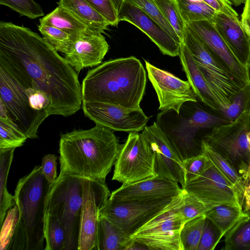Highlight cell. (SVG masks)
Masks as SVG:
<instances>
[{
    "label": "cell",
    "instance_id": "1",
    "mask_svg": "<svg viewBox=\"0 0 250 250\" xmlns=\"http://www.w3.org/2000/svg\"><path fill=\"white\" fill-rule=\"evenodd\" d=\"M0 66L19 82L34 81L49 97V115L75 114L83 103L78 73L27 27L0 22Z\"/></svg>",
    "mask_w": 250,
    "mask_h": 250
},
{
    "label": "cell",
    "instance_id": "2",
    "mask_svg": "<svg viewBox=\"0 0 250 250\" xmlns=\"http://www.w3.org/2000/svg\"><path fill=\"white\" fill-rule=\"evenodd\" d=\"M120 146L114 131L98 124L63 134L59 142L60 173L105 182Z\"/></svg>",
    "mask_w": 250,
    "mask_h": 250
},
{
    "label": "cell",
    "instance_id": "3",
    "mask_svg": "<svg viewBox=\"0 0 250 250\" xmlns=\"http://www.w3.org/2000/svg\"><path fill=\"white\" fill-rule=\"evenodd\" d=\"M146 71L134 56L110 60L89 70L82 84L83 101L140 108Z\"/></svg>",
    "mask_w": 250,
    "mask_h": 250
},
{
    "label": "cell",
    "instance_id": "4",
    "mask_svg": "<svg viewBox=\"0 0 250 250\" xmlns=\"http://www.w3.org/2000/svg\"><path fill=\"white\" fill-rule=\"evenodd\" d=\"M51 185L41 166H35L19 180L14 195L19 218L8 250L44 249L45 203Z\"/></svg>",
    "mask_w": 250,
    "mask_h": 250
},
{
    "label": "cell",
    "instance_id": "5",
    "mask_svg": "<svg viewBox=\"0 0 250 250\" xmlns=\"http://www.w3.org/2000/svg\"><path fill=\"white\" fill-rule=\"evenodd\" d=\"M190 115L182 116L173 110H165L158 116L157 124L165 132L182 161L202 153L201 131L229 121L196 105Z\"/></svg>",
    "mask_w": 250,
    "mask_h": 250
},
{
    "label": "cell",
    "instance_id": "6",
    "mask_svg": "<svg viewBox=\"0 0 250 250\" xmlns=\"http://www.w3.org/2000/svg\"><path fill=\"white\" fill-rule=\"evenodd\" d=\"M83 202V177L60 173L47 195L45 212L62 224L66 235L64 250H78Z\"/></svg>",
    "mask_w": 250,
    "mask_h": 250
},
{
    "label": "cell",
    "instance_id": "7",
    "mask_svg": "<svg viewBox=\"0 0 250 250\" xmlns=\"http://www.w3.org/2000/svg\"><path fill=\"white\" fill-rule=\"evenodd\" d=\"M203 140L225 156L243 179L246 177L250 169V110L248 104L235 120L211 128Z\"/></svg>",
    "mask_w": 250,
    "mask_h": 250
},
{
    "label": "cell",
    "instance_id": "8",
    "mask_svg": "<svg viewBox=\"0 0 250 250\" xmlns=\"http://www.w3.org/2000/svg\"><path fill=\"white\" fill-rule=\"evenodd\" d=\"M182 42L188 46L198 68L218 98L220 110L227 107L233 98L245 86L236 80L187 25Z\"/></svg>",
    "mask_w": 250,
    "mask_h": 250
},
{
    "label": "cell",
    "instance_id": "9",
    "mask_svg": "<svg viewBox=\"0 0 250 250\" xmlns=\"http://www.w3.org/2000/svg\"><path fill=\"white\" fill-rule=\"evenodd\" d=\"M182 193L132 234L131 239L149 250H183L180 232L185 222L180 212Z\"/></svg>",
    "mask_w": 250,
    "mask_h": 250
},
{
    "label": "cell",
    "instance_id": "10",
    "mask_svg": "<svg viewBox=\"0 0 250 250\" xmlns=\"http://www.w3.org/2000/svg\"><path fill=\"white\" fill-rule=\"evenodd\" d=\"M156 176L155 157L141 133H129L121 145L112 179L125 186Z\"/></svg>",
    "mask_w": 250,
    "mask_h": 250
},
{
    "label": "cell",
    "instance_id": "11",
    "mask_svg": "<svg viewBox=\"0 0 250 250\" xmlns=\"http://www.w3.org/2000/svg\"><path fill=\"white\" fill-rule=\"evenodd\" d=\"M0 101L8 117L28 138H38V128L47 117L33 109L23 86L1 66Z\"/></svg>",
    "mask_w": 250,
    "mask_h": 250
},
{
    "label": "cell",
    "instance_id": "12",
    "mask_svg": "<svg viewBox=\"0 0 250 250\" xmlns=\"http://www.w3.org/2000/svg\"><path fill=\"white\" fill-rule=\"evenodd\" d=\"M174 197L141 201H118L109 197L99 216L105 217L130 236Z\"/></svg>",
    "mask_w": 250,
    "mask_h": 250
},
{
    "label": "cell",
    "instance_id": "13",
    "mask_svg": "<svg viewBox=\"0 0 250 250\" xmlns=\"http://www.w3.org/2000/svg\"><path fill=\"white\" fill-rule=\"evenodd\" d=\"M182 189L207 205H225L243 209L237 190L211 163L199 176L187 182Z\"/></svg>",
    "mask_w": 250,
    "mask_h": 250
},
{
    "label": "cell",
    "instance_id": "14",
    "mask_svg": "<svg viewBox=\"0 0 250 250\" xmlns=\"http://www.w3.org/2000/svg\"><path fill=\"white\" fill-rule=\"evenodd\" d=\"M83 202L78 250H96L100 210L110 196L105 182L83 177Z\"/></svg>",
    "mask_w": 250,
    "mask_h": 250
},
{
    "label": "cell",
    "instance_id": "15",
    "mask_svg": "<svg viewBox=\"0 0 250 250\" xmlns=\"http://www.w3.org/2000/svg\"><path fill=\"white\" fill-rule=\"evenodd\" d=\"M85 116L96 124L113 131L139 132L146 126L149 119L141 108L131 109L113 104L83 101Z\"/></svg>",
    "mask_w": 250,
    "mask_h": 250
},
{
    "label": "cell",
    "instance_id": "16",
    "mask_svg": "<svg viewBox=\"0 0 250 250\" xmlns=\"http://www.w3.org/2000/svg\"><path fill=\"white\" fill-rule=\"evenodd\" d=\"M141 136L155 157L157 175L174 181L184 188L186 180L183 161L157 123L146 126Z\"/></svg>",
    "mask_w": 250,
    "mask_h": 250
},
{
    "label": "cell",
    "instance_id": "17",
    "mask_svg": "<svg viewBox=\"0 0 250 250\" xmlns=\"http://www.w3.org/2000/svg\"><path fill=\"white\" fill-rule=\"evenodd\" d=\"M145 62L148 78L158 97L159 110H173L179 114L184 103L197 102L188 81L182 80L146 61Z\"/></svg>",
    "mask_w": 250,
    "mask_h": 250
},
{
    "label": "cell",
    "instance_id": "18",
    "mask_svg": "<svg viewBox=\"0 0 250 250\" xmlns=\"http://www.w3.org/2000/svg\"><path fill=\"white\" fill-rule=\"evenodd\" d=\"M208 49L228 68L243 85L250 82L247 66L232 52L216 30L212 21L202 20L186 23Z\"/></svg>",
    "mask_w": 250,
    "mask_h": 250
},
{
    "label": "cell",
    "instance_id": "19",
    "mask_svg": "<svg viewBox=\"0 0 250 250\" xmlns=\"http://www.w3.org/2000/svg\"><path fill=\"white\" fill-rule=\"evenodd\" d=\"M100 31L87 27L74 40L64 58L79 74L85 67L100 64L108 52L109 45Z\"/></svg>",
    "mask_w": 250,
    "mask_h": 250
},
{
    "label": "cell",
    "instance_id": "20",
    "mask_svg": "<svg viewBox=\"0 0 250 250\" xmlns=\"http://www.w3.org/2000/svg\"><path fill=\"white\" fill-rule=\"evenodd\" d=\"M118 17L119 21H127L146 34L163 54L179 56L181 44L139 6L124 0Z\"/></svg>",
    "mask_w": 250,
    "mask_h": 250
},
{
    "label": "cell",
    "instance_id": "21",
    "mask_svg": "<svg viewBox=\"0 0 250 250\" xmlns=\"http://www.w3.org/2000/svg\"><path fill=\"white\" fill-rule=\"evenodd\" d=\"M178 183L157 175L114 190L110 198L118 201H141L174 197L182 192Z\"/></svg>",
    "mask_w": 250,
    "mask_h": 250
},
{
    "label": "cell",
    "instance_id": "22",
    "mask_svg": "<svg viewBox=\"0 0 250 250\" xmlns=\"http://www.w3.org/2000/svg\"><path fill=\"white\" fill-rule=\"evenodd\" d=\"M212 22L230 49L247 66L250 62V36L238 17L217 13Z\"/></svg>",
    "mask_w": 250,
    "mask_h": 250
},
{
    "label": "cell",
    "instance_id": "23",
    "mask_svg": "<svg viewBox=\"0 0 250 250\" xmlns=\"http://www.w3.org/2000/svg\"><path fill=\"white\" fill-rule=\"evenodd\" d=\"M179 57L183 70L197 98L212 110L219 112L220 104L218 98L198 68L188 46L183 42Z\"/></svg>",
    "mask_w": 250,
    "mask_h": 250
},
{
    "label": "cell",
    "instance_id": "24",
    "mask_svg": "<svg viewBox=\"0 0 250 250\" xmlns=\"http://www.w3.org/2000/svg\"><path fill=\"white\" fill-rule=\"evenodd\" d=\"M131 239L119 227L104 216H99L96 250H126Z\"/></svg>",
    "mask_w": 250,
    "mask_h": 250
},
{
    "label": "cell",
    "instance_id": "25",
    "mask_svg": "<svg viewBox=\"0 0 250 250\" xmlns=\"http://www.w3.org/2000/svg\"><path fill=\"white\" fill-rule=\"evenodd\" d=\"M58 3L87 27L104 33L110 25L108 21L85 0H59Z\"/></svg>",
    "mask_w": 250,
    "mask_h": 250
},
{
    "label": "cell",
    "instance_id": "26",
    "mask_svg": "<svg viewBox=\"0 0 250 250\" xmlns=\"http://www.w3.org/2000/svg\"><path fill=\"white\" fill-rule=\"evenodd\" d=\"M202 152L213 166L229 181L238 192L241 200L244 181L230 162L205 140L202 141Z\"/></svg>",
    "mask_w": 250,
    "mask_h": 250
},
{
    "label": "cell",
    "instance_id": "27",
    "mask_svg": "<svg viewBox=\"0 0 250 250\" xmlns=\"http://www.w3.org/2000/svg\"><path fill=\"white\" fill-rule=\"evenodd\" d=\"M249 213L243 209L228 205L215 206L205 214L219 231L220 238L224 237L239 221L247 216Z\"/></svg>",
    "mask_w": 250,
    "mask_h": 250
},
{
    "label": "cell",
    "instance_id": "28",
    "mask_svg": "<svg viewBox=\"0 0 250 250\" xmlns=\"http://www.w3.org/2000/svg\"><path fill=\"white\" fill-rule=\"evenodd\" d=\"M15 147L0 148V224L8 210L16 204L14 196L7 189L6 183Z\"/></svg>",
    "mask_w": 250,
    "mask_h": 250
},
{
    "label": "cell",
    "instance_id": "29",
    "mask_svg": "<svg viewBox=\"0 0 250 250\" xmlns=\"http://www.w3.org/2000/svg\"><path fill=\"white\" fill-rule=\"evenodd\" d=\"M40 23L56 27L73 35L79 34L87 28L68 11L59 5L40 19Z\"/></svg>",
    "mask_w": 250,
    "mask_h": 250
},
{
    "label": "cell",
    "instance_id": "30",
    "mask_svg": "<svg viewBox=\"0 0 250 250\" xmlns=\"http://www.w3.org/2000/svg\"><path fill=\"white\" fill-rule=\"evenodd\" d=\"M27 138L8 117L4 105L0 101V148L21 146Z\"/></svg>",
    "mask_w": 250,
    "mask_h": 250
},
{
    "label": "cell",
    "instance_id": "31",
    "mask_svg": "<svg viewBox=\"0 0 250 250\" xmlns=\"http://www.w3.org/2000/svg\"><path fill=\"white\" fill-rule=\"evenodd\" d=\"M225 250H250V212L225 235Z\"/></svg>",
    "mask_w": 250,
    "mask_h": 250
},
{
    "label": "cell",
    "instance_id": "32",
    "mask_svg": "<svg viewBox=\"0 0 250 250\" xmlns=\"http://www.w3.org/2000/svg\"><path fill=\"white\" fill-rule=\"evenodd\" d=\"M186 23L190 21H213L217 12L202 0H176Z\"/></svg>",
    "mask_w": 250,
    "mask_h": 250
},
{
    "label": "cell",
    "instance_id": "33",
    "mask_svg": "<svg viewBox=\"0 0 250 250\" xmlns=\"http://www.w3.org/2000/svg\"><path fill=\"white\" fill-rule=\"evenodd\" d=\"M44 234V250H64L66 238L64 228L60 220L45 212Z\"/></svg>",
    "mask_w": 250,
    "mask_h": 250
},
{
    "label": "cell",
    "instance_id": "34",
    "mask_svg": "<svg viewBox=\"0 0 250 250\" xmlns=\"http://www.w3.org/2000/svg\"><path fill=\"white\" fill-rule=\"evenodd\" d=\"M206 218L203 215L185 223L180 232L183 250H197Z\"/></svg>",
    "mask_w": 250,
    "mask_h": 250
},
{
    "label": "cell",
    "instance_id": "35",
    "mask_svg": "<svg viewBox=\"0 0 250 250\" xmlns=\"http://www.w3.org/2000/svg\"><path fill=\"white\" fill-rule=\"evenodd\" d=\"M38 29L45 41L57 52L63 54L78 34H70L56 27L42 24L38 25Z\"/></svg>",
    "mask_w": 250,
    "mask_h": 250
},
{
    "label": "cell",
    "instance_id": "36",
    "mask_svg": "<svg viewBox=\"0 0 250 250\" xmlns=\"http://www.w3.org/2000/svg\"><path fill=\"white\" fill-rule=\"evenodd\" d=\"M182 42L186 24L176 0H153Z\"/></svg>",
    "mask_w": 250,
    "mask_h": 250
},
{
    "label": "cell",
    "instance_id": "37",
    "mask_svg": "<svg viewBox=\"0 0 250 250\" xmlns=\"http://www.w3.org/2000/svg\"><path fill=\"white\" fill-rule=\"evenodd\" d=\"M182 196L183 200L180 207V212L185 222L205 215L208 210L213 208L205 204L183 189Z\"/></svg>",
    "mask_w": 250,
    "mask_h": 250
},
{
    "label": "cell",
    "instance_id": "38",
    "mask_svg": "<svg viewBox=\"0 0 250 250\" xmlns=\"http://www.w3.org/2000/svg\"><path fill=\"white\" fill-rule=\"evenodd\" d=\"M136 5L158 22L175 40L181 43L174 29L165 18L153 0H126Z\"/></svg>",
    "mask_w": 250,
    "mask_h": 250
},
{
    "label": "cell",
    "instance_id": "39",
    "mask_svg": "<svg viewBox=\"0 0 250 250\" xmlns=\"http://www.w3.org/2000/svg\"><path fill=\"white\" fill-rule=\"evenodd\" d=\"M19 218V208L16 204L7 211L1 226L0 250H8L14 234Z\"/></svg>",
    "mask_w": 250,
    "mask_h": 250
},
{
    "label": "cell",
    "instance_id": "40",
    "mask_svg": "<svg viewBox=\"0 0 250 250\" xmlns=\"http://www.w3.org/2000/svg\"><path fill=\"white\" fill-rule=\"evenodd\" d=\"M0 4L31 19L44 16L42 8L34 0H0Z\"/></svg>",
    "mask_w": 250,
    "mask_h": 250
},
{
    "label": "cell",
    "instance_id": "41",
    "mask_svg": "<svg viewBox=\"0 0 250 250\" xmlns=\"http://www.w3.org/2000/svg\"><path fill=\"white\" fill-rule=\"evenodd\" d=\"M248 100V84L237 93L227 107L221 109L218 112L225 118L233 121L247 108Z\"/></svg>",
    "mask_w": 250,
    "mask_h": 250
},
{
    "label": "cell",
    "instance_id": "42",
    "mask_svg": "<svg viewBox=\"0 0 250 250\" xmlns=\"http://www.w3.org/2000/svg\"><path fill=\"white\" fill-rule=\"evenodd\" d=\"M210 164L203 153L183 161L186 184L199 176Z\"/></svg>",
    "mask_w": 250,
    "mask_h": 250
},
{
    "label": "cell",
    "instance_id": "43",
    "mask_svg": "<svg viewBox=\"0 0 250 250\" xmlns=\"http://www.w3.org/2000/svg\"><path fill=\"white\" fill-rule=\"evenodd\" d=\"M221 239L218 229L206 217L197 250H213Z\"/></svg>",
    "mask_w": 250,
    "mask_h": 250
},
{
    "label": "cell",
    "instance_id": "44",
    "mask_svg": "<svg viewBox=\"0 0 250 250\" xmlns=\"http://www.w3.org/2000/svg\"><path fill=\"white\" fill-rule=\"evenodd\" d=\"M109 23L110 25L117 26L120 22L118 13L111 0H85Z\"/></svg>",
    "mask_w": 250,
    "mask_h": 250
},
{
    "label": "cell",
    "instance_id": "45",
    "mask_svg": "<svg viewBox=\"0 0 250 250\" xmlns=\"http://www.w3.org/2000/svg\"><path fill=\"white\" fill-rule=\"evenodd\" d=\"M57 157L52 154L46 155L42 159V172L51 184H52L57 178Z\"/></svg>",
    "mask_w": 250,
    "mask_h": 250
},
{
    "label": "cell",
    "instance_id": "46",
    "mask_svg": "<svg viewBox=\"0 0 250 250\" xmlns=\"http://www.w3.org/2000/svg\"><path fill=\"white\" fill-rule=\"evenodd\" d=\"M217 13H222L238 17V14L232 8V4L228 0H202Z\"/></svg>",
    "mask_w": 250,
    "mask_h": 250
},
{
    "label": "cell",
    "instance_id": "47",
    "mask_svg": "<svg viewBox=\"0 0 250 250\" xmlns=\"http://www.w3.org/2000/svg\"><path fill=\"white\" fill-rule=\"evenodd\" d=\"M244 4L240 21L243 27L250 36V0H247Z\"/></svg>",
    "mask_w": 250,
    "mask_h": 250
},
{
    "label": "cell",
    "instance_id": "48",
    "mask_svg": "<svg viewBox=\"0 0 250 250\" xmlns=\"http://www.w3.org/2000/svg\"><path fill=\"white\" fill-rule=\"evenodd\" d=\"M242 205L244 212H250V180H249L244 181Z\"/></svg>",
    "mask_w": 250,
    "mask_h": 250
},
{
    "label": "cell",
    "instance_id": "49",
    "mask_svg": "<svg viewBox=\"0 0 250 250\" xmlns=\"http://www.w3.org/2000/svg\"><path fill=\"white\" fill-rule=\"evenodd\" d=\"M131 240L127 247L126 250H149L145 244L131 239Z\"/></svg>",
    "mask_w": 250,
    "mask_h": 250
},
{
    "label": "cell",
    "instance_id": "50",
    "mask_svg": "<svg viewBox=\"0 0 250 250\" xmlns=\"http://www.w3.org/2000/svg\"><path fill=\"white\" fill-rule=\"evenodd\" d=\"M117 12L120 11L124 0H111Z\"/></svg>",
    "mask_w": 250,
    "mask_h": 250
},
{
    "label": "cell",
    "instance_id": "51",
    "mask_svg": "<svg viewBox=\"0 0 250 250\" xmlns=\"http://www.w3.org/2000/svg\"><path fill=\"white\" fill-rule=\"evenodd\" d=\"M232 4L236 6L241 5L242 3H245L247 0H228Z\"/></svg>",
    "mask_w": 250,
    "mask_h": 250
},
{
    "label": "cell",
    "instance_id": "52",
    "mask_svg": "<svg viewBox=\"0 0 250 250\" xmlns=\"http://www.w3.org/2000/svg\"><path fill=\"white\" fill-rule=\"evenodd\" d=\"M248 106L250 110V82L248 84Z\"/></svg>",
    "mask_w": 250,
    "mask_h": 250
},
{
    "label": "cell",
    "instance_id": "53",
    "mask_svg": "<svg viewBox=\"0 0 250 250\" xmlns=\"http://www.w3.org/2000/svg\"><path fill=\"white\" fill-rule=\"evenodd\" d=\"M246 180H250V169L249 170L246 177L244 179V181Z\"/></svg>",
    "mask_w": 250,
    "mask_h": 250
},
{
    "label": "cell",
    "instance_id": "54",
    "mask_svg": "<svg viewBox=\"0 0 250 250\" xmlns=\"http://www.w3.org/2000/svg\"><path fill=\"white\" fill-rule=\"evenodd\" d=\"M247 67H248V72H249V77H250V62H249V63L247 65Z\"/></svg>",
    "mask_w": 250,
    "mask_h": 250
}]
</instances>
